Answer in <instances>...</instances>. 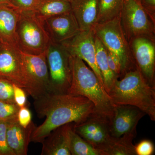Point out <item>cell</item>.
Segmentation results:
<instances>
[{
	"label": "cell",
	"instance_id": "obj_31",
	"mask_svg": "<svg viewBox=\"0 0 155 155\" xmlns=\"http://www.w3.org/2000/svg\"><path fill=\"white\" fill-rule=\"evenodd\" d=\"M14 99L19 108L26 106L27 103L26 93L23 89L14 84Z\"/></svg>",
	"mask_w": 155,
	"mask_h": 155
},
{
	"label": "cell",
	"instance_id": "obj_24",
	"mask_svg": "<svg viewBox=\"0 0 155 155\" xmlns=\"http://www.w3.org/2000/svg\"><path fill=\"white\" fill-rule=\"evenodd\" d=\"M14 84L7 79L0 78V101L15 103L14 99Z\"/></svg>",
	"mask_w": 155,
	"mask_h": 155
},
{
	"label": "cell",
	"instance_id": "obj_7",
	"mask_svg": "<svg viewBox=\"0 0 155 155\" xmlns=\"http://www.w3.org/2000/svg\"><path fill=\"white\" fill-rule=\"evenodd\" d=\"M45 52L51 93H68L72 81V56L63 45L51 41Z\"/></svg>",
	"mask_w": 155,
	"mask_h": 155
},
{
	"label": "cell",
	"instance_id": "obj_29",
	"mask_svg": "<svg viewBox=\"0 0 155 155\" xmlns=\"http://www.w3.org/2000/svg\"><path fill=\"white\" fill-rule=\"evenodd\" d=\"M40 0H10L12 5L21 10L33 11L38 5Z\"/></svg>",
	"mask_w": 155,
	"mask_h": 155
},
{
	"label": "cell",
	"instance_id": "obj_36",
	"mask_svg": "<svg viewBox=\"0 0 155 155\" xmlns=\"http://www.w3.org/2000/svg\"><path fill=\"white\" fill-rule=\"evenodd\" d=\"M137 1H140V0H137Z\"/></svg>",
	"mask_w": 155,
	"mask_h": 155
},
{
	"label": "cell",
	"instance_id": "obj_27",
	"mask_svg": "<svg viewBox=\"0 0 155 155\" xmlns=\"http://www.w3.org/2000/svg\"><path fill=\"white\" fill-rule=\"evenodd\" d=\"M135 151L136 155H152L154 153V145L149 140H143L135 145Z\"/></svg>",
	"mask_w": 155,
	"mask_h": 155
},
{
	"label": "cell",
	"instance_id": "obj_3",
	"mask_svg": "<svg viewBox=\"0 0 155 155\" xmlns=\"http://www.w3.org/2000/svg\"><path fill=\"white\" fill-rule=\"evenodd\" d=\"M71 64L72 81L68 93L88 99L94 104V114L110 121L115 105L104 87L80 58L72 56Z\"/></svg>",
	"mask_w": 155,
	"mask_h": 155
},
{
	"label": "cell",
	"instance_id": "obj_26",
	"mask_svg": "<svg viewBox=\"0 0 155 155\" xmlns=\"http://www.w3.org/2000/svg\"><path fill=\"white\" fill-rule=\"evenodd\" d=\"M7 121H0V155H15L7 141Z\"/></svg>",
	"mask_w": 155,
	"mask_h": 155
},
{
	"label": "cell",
	"instance_id": "obj_5",
	"mask_svg": "<svg viewBox=\"0 0 155 155\" xmlns=\"http://www.w3.org/2000/svg\"><path fill=\"white\" fill-rule=\"evenodd\" d=\"M93 30L106 49L119 58L121 78L126 72L137 68L130 45L121 28L119 17L104 23H97Z\"/></svg>",
	"mask_w": 155,
	"mask_h": 155
},
{
	"label": "cell",
	"instance_id": "obj_18",
	"mask_svg": "<svg viewBox=\"0 0 155 155\" xmlns=\"http://www.w3.org/2000/svg\"><path fill=\"white\" fill-rule=\"evenodd\" d=\"M20 9L11 5H0V42L17 47L16 29Z\"/></svg>",
	"mask_w": 155,
	"mask_h": 155
},
{
	"label": "cell",
	"instance_id": "obj_35",
	"mask_svg": "<svg viewBox=\"0 0 155 155\" xmlns=\"http://www.w3.org/2000/svg\"><path fill=\"white\" fill-rule=\"evenodd\" d=\"M1 44H2V43H1V42H0V45H1Z\"/></svg>",
	"mask_w": 155,
	"mask_h": 155
},
{
	"label": "cell",
	"instance_id": "obj_6",
	"mask_svg": "<svg viewBox=\"0 0 155 155\" xmlns=\"http://www.w3.org/2000/svg\"><path fill=\"white\" fill-rule=\"evenodd\" d=\"M120 25L128 43L139 37L155 41V22L137 0H123L119 16Z\"/></svg>",
	"mask_w": 155,
	"mask_h": 155
},
{
	"label": "cell",
	"instance_id": "obj_19",
	"mask_svg": "<svg viewBox=\"0 0 155 155\" xmlns=\"http://www.w3.org/2000/svg\"><path fill=\"white\" fill-rule=\"evenodd\" d=\"M136 135L137 130L119 137L111 136L97 150L101 155H136L135 145L132 143Z\"/></svg>",
	"mask_w": 155,
	"mask_h": 155
},
{
	"label": "cell",
	"instance_id": "obj_13",
	"mask_svg": "<svg viewBox=\"0 0 155 155\" xmlns=\"http://www.w3.org/2000/svg\"><path fill=\"white\" fill-rule=\"evenodd\" d=\"M42 22L50 40L56 43L61 44L81 31L72 11L50 17Z\"/></svg>",
	"mask_w": 155,
	"mask_h": 155
},
{
	"label": "cell",
	"instance_id": "obj_28",
	"mask_svg": "<svg viewBox=\"0 0 155 155\" xmlns=\"http://www.w3.org/2000/svg\"><path fill=\"white\" fill-rule=\"evenodd\" d=\"M107 58L109 68L119 78H121V67L119 58L113 53L110 52L107 49Z\"/></svg>",
	"mask_w": 155,
	"mask_h": 155
},
{
	"label": "cell",
	"instance_id": "obj_25",
	"mask_svg": "<svg viewBox=\"0 0 155 155\" xmlns=\"http://www.w3.org/2000/svg\"><path fill=\"white\" fill-rule=\"evenodd\" d=\"M19 108L16 103L0 101V121H8L17 116Z\"/></svg>",
	"mask_w": 155,
	"mask_h": 155
},
{
	"label": "cell",
	"instance_id": "obj_32",
	"mask_svg": "<svg viewBox=\"0 0 155 155\" xmlns=\"http://www.w3.org/2000/svg\"><path fill=\"white\" fill-rule=\"evenodd\" d=\"M140 5L155 22V0H140Z\"/></svg>",
	"mask_w": 155,
	"mask_h": 155
},
{
	"label": "cell",
	"instance_id": "obj_33",
	"mask_svg": "<svg viewBox=\"0 0 155 155\" xmlns=\"http://www.w3.org/2000/svg\"><path fill=\"white\" fill-rule=\"evenodd\" d=\"M12 5L10 0H0V5Z\"/></svg>",
	"mask_w": 155,
	"mask_h": 155
},
{
	"label": "cell",
	"instance_id": "obj_4",
	"mask_svg": "<svg viewBox=\"0 0 155 155\" xmlns=\"http://www.w3.org/2000/svg\"><path fill=\"white\" fill-rule=\"evenodd\" d=\"M50 40L42 22L32 10H21L19 12L16 29L17 48L31 54L44 52Z\"/></svg>",
	"mask_w": 155,
	"mask_h": 155
},
{
	"label": "cell",
	"instance_id": "obj_10",
	"mask_svg": "<svg viewBox=\"0 0 155 155\" xmlns=\"http://www.w3.org/2000/svg\"><path fill=\"white\" fill-rule=\"evenodd\" d=\"M95 35L93 29L81 31L75 36L61 44L71 56L86 62L104 86L102 75L96 60Z\"/></svg>",
	"mask_w": 155,
	"mask_h": 155
},
{
	"label": "cell",
	"instance_id": "obj_2",
	"mask_svg": "<svg viewBox=\"0 0 155 155\" xmlns=\"http://www.w3.org/2000/svg\"><path fill=\"white\" fill-rule=\"evenodd\" d=\"M108 94L114 105L134 106L155 121V87L148 83L137 68L116 80Z\"/></svg>",
	"mask_w": 155,
	"mask_h": 155
},
{
	"label": "cell",
	"instance_id": "obj_34",
	"mask_svg": "<svg viewBox=\"0 0 155 155\" xmlns=\"http://www.w3.org/2000/svg\"><path fill=\"white\" fill-rule=\"evenodd\" d=\"M67 1H69H69H70V0H67Z\"/></svg>",
	"mask_w": 155,
	"mask_h": 155
},
{
	"label": "cell",
	"instance_id": "obj_11",
	"mask_svg": "<svg viewBox=\"0 0 155 155\" xmlns=\"http://www.w3.org/2000/svg\"><path fill=\"white\" fill-rule=\"evenodd\" d=\"M129 44L137 68L148 83L155 87V41L139 37Z\"/></svg>",
	"mask_w": 155,
	"mask_h": 155
},
{
	"label": "cell",
	"instance_id": "obj_12",
	"mask_svg": "<svg viewBox=\"0 0 155 155\" xmlns=\"http://www.w3.org/2000/svg\"><path fill=\"white\" fill-rule=\"evenodd\" d=\"M73 128L76 133L97 150L112 136L110 121L94 114L83 122L75 123Z\"/></svg>",
	"mask_w": 155,
	"mask_h": 155
},
{
	"label": "cell",
	"instance_id": "obj_1",
	"mask_svg": "<svg viewBox=\"0 0 155 155\" xmlns=\"http://www.w3.org/2000/svg\"><path fill=\"white\" fill-rule=\"evenodd\" d=\"M35 109L44 122L36 126L31 142L41 143L53 130L69 123L79 124L94 113V105L82 96L49 93L35 100Z\"/></svg>",
	"mask_w": 155,
	"mask_h": 155
},
{
	"label": "cell",
	"instance_id": "obj_21",
	"mask_svg": "<svg viewBox=\"0 0 155 155\" xmlns=\"http://www.w3.org/2000/svg\"><path fill=\"white\" fill-rule=\"evenodd\" d=\"M96 60L98 68L102 75L104 88L109 92L119 78L111 71L107 62V51L104 45L95 36Z\"/></svg>",
	"mask_w": 155,
	"mask_h": 155
},
{
	"label": "cell",
	"instance_id": "obj_20",
	"mask_svg": "<svg viewBox=\"0 0 155 155\" xmlns=\"http://www.w3.org/2000/svg\"><path fill=\"white\" fill-rule=\"evenodd\" d=\"M33 11L41 22L50 17L72 11L71 4L67 0H40Z\"/></svg>",
	"mask_w": 155,
	"mask_h": 155
},
{
	"label": "cell",
	"instance_id": "obj_14",
	"mask_svg": "<svg viewBox=\"0 0 155 155\" xmlns=\"http://www.w3.org/2000/svg\"><path fill=\"white\" fill-rule=\"evenodd\" d=\"M146 115L138 108L128 105H115L110 121L111 135L119 137L125 134L136 131L139 121Z\"/></svg>",
	"mask_w": 155,
	"mask_h": 155
},
{
	"label": "cell",
	"instance_id": "obj_15",
	"mask_svg": "<svg viewBox=\"0 0 155 155\" xmlns=\"http://www.w3.org/2000/svg\"><path fill=\"white\" fill-rule=\"evenodd\" d=\"M7 141L15 155H26L31 137L36 126L31 121L27 127L19 124L17 116L7 121Z\"/></svg>",
	"mask_w": 155,
	"mask_h": 155
},
{
	"label": "cell",
	"instance_id": "obj_17",
	"mask_svg": "<svg viewBox=\"0 0 155 155\" xmlns=\"http://www.w3.org/2000/svg\"><path fill=\"white\" fill-rule=\"evenodd\" d=\"M71 11L81 31L93 29L98 14V0H70Z\"/></svg>",
	"mask_w": 155,
	"mask_h": 155
},
{
	"label": "cell",
	"instance_id": "obj_22",
	"mask_svg": "<svg viewBox=\"0 0 155 155\" xmlns=\"http://www.w3.org/2000/svg\"><path fill=\"white\" fill-rule=\"evenodd\" d=\"M123 0H98L97 23H102L119 17Z\"/></svg>",
	"mask_w": 155,
	"mask_h": 155
},
{
	"label": "cell",
	"instance_id": "obj_16",
	"mask_svg": "<svg viewBox=\"0 0 155 155\" xmlns=\"http://www.w3.org/2000/svg\"><path fill=\"white\" fill-rule=\"evenodd\" d=\"M74 123L58 127L41 143V155H71L69 149V131Z\"/></svg>",
	"mask_w": 155,
	"mask_h": 155
},
{
	"label": "cell",
	"instance_id": "obj_9",
	"mask_svg": "<svg viewBox=\"0 0 155 155\" xmlns=\"http://www.w3.org/2000/svg\"><path fill=\"white\" fill-rule=\"evenodd\" d=\"M0 78L9 81L27 92V73L20 51L14 46L0 45Z\"/></svg>",
	"mask_w": 155,
	"mask_h": 155
},
{
	"label": "cell",
	"instance_id": "obj_30",
	"mask_svg": "<svg viewBox=\"0 0 155 155\" xmlns=\"http://www.w3.org/2000/svg\"><path fill=\"white\" fill-rule=\"evenodd\" d=\"M31 113L26 106L19 108L17 114L18 122L21 126L27 127L31 121Z\"/></svg>",
	"mask_w": 155,
	"mask_h": 155
},
{
	"label": "cell",
	"instance_id": "obj_8",
	"mask_svg": "<svg viewBox=\"0 0 155 155\" xmlns=\"http://www.w3.org/2000/svg\"><path fill=\"white\" fill-rule=\"evenodd\" d=\"M20 51L28 79L26 94L35 100L51 93L46 51L31 54Z\"/></svg>",
	"mask_w": 155,
	"mask_h": 155
},
{
	"label": "cell",
	"instance_id": "obj_23",
	"mask_svg": "<svg viewBox=\"0 0 155 155\" xmlns=\"http://www.w3.org/2000/svg\"><path fill=\"white\" fill-rule=\"evenodd\" d=\"M73 125L69 131V149L71 155H101L99 151L94 148L74 131Z\"/></svg>",
	"mask_w": 155,
	"mask_h": 155
}]
</instances>
